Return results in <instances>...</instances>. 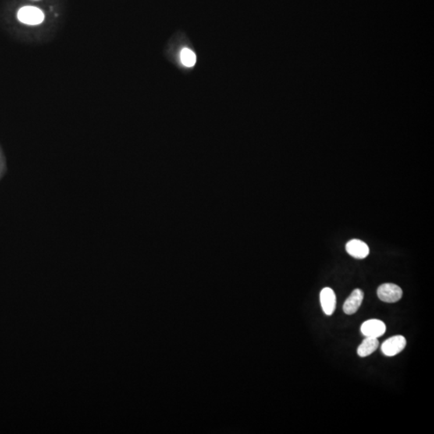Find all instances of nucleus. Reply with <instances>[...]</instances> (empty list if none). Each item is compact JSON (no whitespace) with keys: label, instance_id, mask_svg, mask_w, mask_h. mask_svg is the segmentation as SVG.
Returning <instances> with one entry per match:
<instances>
[{"label":"nucleus","instance_id":"f257e3e1","mask_svg":"<svg viewBox=\"0 0 434 434\" xmlns=\"http://www.w3.org/2000/svg\"><path fill=\"white\" fill-rule=\"evenodd\" d=\"M377 295L381 301L394 303L399 301L403 295L401 288L393 283H385L377 289Z\"/></svg>","mask_w":434,"mask_h":434},{"label":"nucleus","instance_id":"f03ea898","mask_svg":"<svg viewBox=\"0 0 434 434\" xmlns=\"http://www.w3.org/2000/svg\"><path fill=\"white\" fill-rule=\"evenodd\" d=\"M18 19L25 24L37 25L44 21V15L39 8L23 7L18 12Z\"/></svg>","mask_w":434,"mask_h":434},{"label":"nucleus","instance_id":"7ed1b4c3","mask_svg":"<svg viewBox=\"0 0 434 434\" xmlns=\"http://www.w3.org/2000/svg\"><path fill=\"white\" fill-rule=\"evenodd\" d=\"M405 338L402 335H395L393 337L389 338L381 345V350L386 356H394L401 352L405 348Z\"/></svg>","mask_w":434,"mask_h":434},{"label":"nucleus","instance_id":"20e7f679","mask_svg":"<svg viewBox=\"0 0 434 434\" xmlns=\"http://www.w3.org/2000/svg\"><path fill=\"white\" fill-rule=\"evenodd\" d=\"M360 331L365 337L378 339L386 332V325L381 320L370 319L362 324Z\"/></svg>","mask_w":434,"mask_h":434},{"label":"nucleus","instance_id":"39448f33","mask_svg":"<svg viewBox=\"0 0 434 434\" xmlns=\"http://www.w3.org/2000/svg\"><path fill=\"white\" fill-rule=\"evenodd\" d=\"M320 302L323 312L327 315H332L336 308V296L333 289L326 287L320 293Z\"/></svg>","mask_w":434,"mask_h":434},{"label":"nucleus","instance_id":"423d86ee","mask_svg":"<svg viewBox=\"0 0 434 434\" xmlns=\"http://www.w3.org/2000/svg\"><path fill=\"white\" fill-rule=\"evenodd\" d=\"M364 292L361 289H354L343 304V309L345 314L350 315L358 311L364 300Z\"/></svg>","mask_w":434,"mask_h":434},{"label":"nucleus","instance_id":"0eeeda50","mask_svg":"<svg viewBox=\"0 0 434 434\" xmlns=\"http://www.w3.org/2000/svg\"><path fill=\"white\" fill-rule=\"evenodd\" d=\"M346 250L351 257L357 259H364L369 254V247L365 242L357 239L350 240L346 245Z\"/></svg>","mask_w":434,"mask_h":434},{"label":"nucleus","instance_id":"6e6552de","mask_svg":"<svg viewBox=\"0 0 434 434\" xmlns=\"http://www.w3.org/2000/svg\"><path fill=\"white\" fill-rule=\"evenodd\" d=\"M379 340L376 338L366 337L357 349V353L360 357L370 356L379 347Z\"/></svg>","mask_w":434,"mask_h":434},{"label":"nucleus","instance_id":"1a4fd4ad","mask_svg":"<svg viewBox=\"0 0 434 434\" xmlns=\"http://www.w3.org/2000/svg\"><path fill=\"white\" fill-rule=\"evenodd\" d=\"M182 63L187 67H193L196 64V58L194 52L188 48H183L181 51Z\"/></svg>","mask_w":434,"mask_h":434}]
</instances>
